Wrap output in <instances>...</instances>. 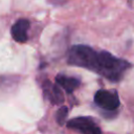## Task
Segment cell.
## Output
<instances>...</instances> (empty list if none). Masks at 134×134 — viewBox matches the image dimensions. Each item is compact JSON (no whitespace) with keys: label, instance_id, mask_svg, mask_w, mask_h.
Instances as JSON below:
<instances>
[{"label":"cell","instance_id":"7","mask_svg":"<svg viewBox=\"0 0 134 134\" xmlns=\"http://www.w3.org/2000/svg\"><path fill=\"white\" fill-rule=\"evenodd\" d=\"M55 82L59 86H61L64 90H66L69 93L72 92L73 90H75L80 86V81L77 79L66 76V75H63V74H59L55 77Z\"/></svg>","mask_w":134,"mask_h":134},{"label":"cell","instance_id":"3","mask_svg":"<svg viewBox=\"0 0 134 134\" xmlns=\"http://www.w3.org/2000/svg\"><path fill=\"white\" fill-rule=\"evenodd\" d=\"M69 129L77 130L82 134H102L100 129L90 117H76L67 122Z\"/></svg>","mask_w":134,"mask_h":134},{"label":"cell","instance_id":"5","mask_svg":"<svg viewBox=\"0 0 134 134\" xmlns=\"http://www.w3.org/2000/svg\"><path fill=\"white\" fill-rule=\"evenodd\" d=\"M43 90L45 97L51 103L55 105H61L64 102V95L61 88L58 85L52 84L50 81L46 80L43 84Z\"/></svg>","mask_w":134,"mask_h":134},{"label":"cell","instance_id":"8","mask_svg":"<svg viewBox=\"0 0 134 134\" xmlns=\"http://www.w3.org/2000/svg\"><path fill=\"white\" fill-rule=\"evenodd\" d=\"M67 115H68V108L66 106H62L58 112H57V115H55V119L58 121V124L60 126H63L66 121V118H67Z\"/></svg>","mask_w":134,"mask_h":134},{"label":"cell","instance_id":"2","mask_svg":"<svg viewBox=\"0 0 134 134\" xmlns=\"http://www.w3.org/2000/svg\"><path fill=\"white\" fill-rule=\"evenodd\" d=\"M98 52L89 46L76 45L71 48L69 53V64L96 70Z\"/></svg>","mask_w":134,"mask_h":134},{"label":"cell","instance_id":"1","mask_svg":"<svg viewBox=\"0 0 134 134\" xmlns=\"http://www.w3.org/2000/svg\"><path fill=\"white\" fill-rule=\"evenodd\" d=\"M129 67V64L125 61L118 60L109 52L102 51L98 52L96 72L103 74L111 81L118 80L122 72Z\"/></svg>","mask_w":134,"mask_h":134},{"label":"cell","instance_id":"4","mask_svg":"<svg viewBox=\"0 0 134 134\" xmlns=\"http://www.w3.org/2000/svg\"><path fill=\"white\" fill-rule=\"evenodd\" d=\"M95 104L106 110H114L119 106V98L115 92H109L106 90H98L94 94Z\"/></svg>","mask_w":134,"mask_h":134},{"label":"cell","instance_id":"6","mask_svg":"<svg viewBox=\"0 0 134 134\" xmlns=\"http://www.w3.org/2000/svg\"><path fill=\"white\" fill-rule=\"evenodd\" d=\"M29 28V21L26 19L18 20L12 26V36L15 41L19 43H24L27 41V29Z\"/></svg>","mask_w":134,"mask_h":134}]
</instances>
